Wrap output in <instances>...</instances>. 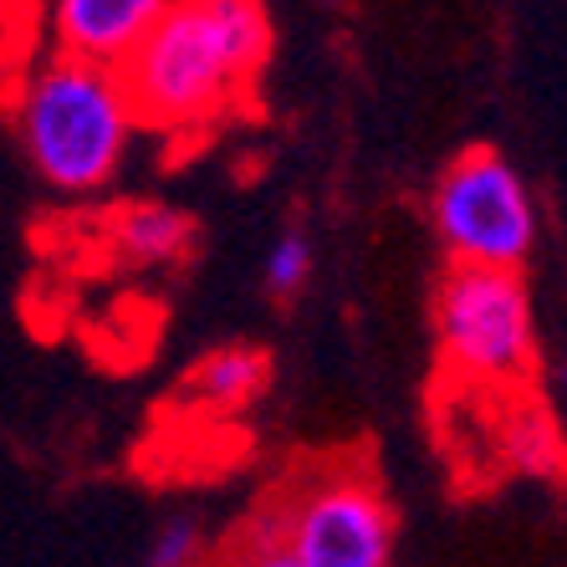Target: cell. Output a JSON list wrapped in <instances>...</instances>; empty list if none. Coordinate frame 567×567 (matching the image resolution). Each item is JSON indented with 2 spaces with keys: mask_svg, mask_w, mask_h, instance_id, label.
<instances>
[{
  "mask_svg": "<svg viewBox=\"0 0 567 567\" xmlns=\"http://www.w3.org/2000/svg\"><path fill=\"white\" fill-rule=\"evenodd\" d=\"M266 0H179L138 47L123 82L144 128L189 144L230 118L271 56Z\"/></svg>",
  "mask_w": 567,
  "mask_h": 567,
  "instance_id": "1",
  "label": "cell"
},
{
  "mask_svg": "<svg viewBox=\"0 0 567 567\" xmlns=\"http://www.w3.org/2000/svg\"><path fill=\"white\" fill-rule=\"evenodd\" d=\"M11 123L31 174L56 195L113 185L133 133L144 128L123 72L78 56H41L11 82Z\"/></svg>",
  "mask_w": 567,
  "mask_h": 567,
  "instance_id": "2",
  "label": "cell"
},
{
  "mask_svg": "<svg viewBox=\"0 0 567 567\" xmlns=\"http://www.w3.org/2000/svg\"><path fill=\"white\" fill-rule=\"evenodd\" d=\"M445 373L475 394H527L537 373V317L522 271L450 266L435 291Z\"/></svg>",
  "mask_w": 567,
  "mask_h": 567,
  "instance_id": "3",
  "label": "cell"
},
{
  "mask_svg": "<svg viewBox=\"0 0 567 567\" xmlns=\"http://www.w3.org/2000/svg\"><path fill=\"white\" fill-rule=\"evenodd\" d=\"M430 220L450 266L522 271L542 236L537 195L496 148H465L450 158L430 195Z\"/></svg>",
  "mask_w": 567,
  "mask_h": 567,
  "instance_id": "4",
  "label": "cell"
},
{
  "mask_svg": "<svg viewBox=\"0 0 567 567\" xmlns=\"http://www.w3.org/2000/svg\"><path fill=\"white\" fill-rule=\"evenodd\" d=\"M281 542L302 567H389L394 563V506L379 475L358 461H332L277 496Z\"/></svg>",
  "mask_w": 567,
  "mask_h": 567,
  "instance_id": "5",
  "label": "cell"
},
{
  "mask_svg": "<svg viewBox=\"0 0 567 567\" xmlns=\"http://www.w3.org/2000/svg\"><path fill=\"white\" fill-rule=\"evenodd\" d=\"M174 6L179 0H47V41L62 56L123 72Z\"/></svg>",
  "mask_w": 567,
  "mask_h": 567,
  "instance_id": "6",
  "label": "cell"
},
{
  "mask_svg": "<svg viewBox=\"0 0 567 567\" xmlns=\"http://www.w3.org/2000/svg\"><path fill=\"white\" fill-rule=\"evenodd\" d=\"M107 251L128 266H174L195 251V220L174 205H158V199H133L118 205L103 225Z\"/></svg>",
  "mask_w": 567,
  "mask_h": 567,
  "instance_id": "7",
  "label": "cell"
},
{
  "mask_svg": "<svg viewBox=\"0 0 567 567\" xmlns=\"http://www.w3.org/2000/svg\"><path fill=\"white\" fill-rule=\"evenodd\" d=\"M491 445H496V455L522 475H537V481L567 475L563 430H557V420L542 410L532 394H506V410H502V424H496Z\"/></svg>",
  "mask_w": 567,
  "mask_h": 567,
  "instance_id": "8",
  "label": "cell"
},
{
  "mask_svg": "<svg viewBox=\"0 0 567 567\" xmlns=\"http://www.w3.org/2000/svg\"><path fill=\"white\" fill-rule=\"evenodd\" d=\"M271 379V358L261 348H246V343H225L215 353H205L189 369L185 379V394L195 399L205 414H240L246 404H256Z\"/></svg>",
  "mask_w": 567,
  "mask_h": 567,
  "instance_id": "9",
  "label": "cell"
},
{
  "mask_svg": "<svg viewBox=\"0 0 567 567\" xmlns=\"http://www.w3.org/2000/svg\"><path fill=\"white\" fill-rule=\"evenodd\" d=\"M230 567H302V557L281 542V516H277V506L271 502H266L261 512L240 527V542H236Z\"/></svg>",
  "mask_w": 567,
  "mask_h": 567,
  "instance_id": "10",
  "label": "cell"
},
{
  "mask_svg": "<svg viewBox=\"0 0 567 567\" xmlns=\"http://www.w3.org/2000/svg\"><path fill=\"white\" fill-rule=\"evenodd\" d=\"M312 277V246H307L302 230H287L266 246V261H261V287L271 297H297Z\"/></svg>",
  "mask_w": 567,
  "mask_h": 567,
  "instance_id": "11",
  "label": "cell"
},
{
  "mask_svg": "<svg viewBox=\"0 0 567 567\" xmlns=\"http://www.w3.org/2000/svg\"><path fill=\"white\" fill-rule=\"evenodd\" d=\"M148 567H205V532L195 516H169L148 542Z\"/></svg>",
  "mask_w": 567,
  "mask_h": 567,
  "instance_id": "12",
  "label": "cell"
},
{
  "mask_svg": "<svg viewBox=\"0 0 567 567\" xmlns=\"http://www.w3.org/2000/svg\"><path fill=\"white\" fill-rule=\"evenodd\" d=\"M553 389H557V399H563V404H567V358H563V363H557V369H553Z\"/></svg>",
  "mask_w": 567,
  "mask_h": 567,
  "instance_id": "13",
  "label": "cell"
}]
</instances>
